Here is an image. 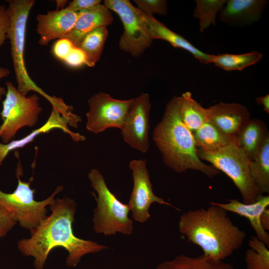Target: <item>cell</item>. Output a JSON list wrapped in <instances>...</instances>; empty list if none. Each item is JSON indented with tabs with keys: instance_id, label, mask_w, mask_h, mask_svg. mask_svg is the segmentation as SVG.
<instances>
[{
	"instance_id": "cell-33",
	"label": "cell",
	"mask_w": 269,
	"mask_h": 269,
	"mask_svg": "<svg viewBox=\"0 0 269 269\" xmlns=\"http://www.w3.org/2000/svg\"><path fill=\"white\" fill-rule=\"evenodd\" d=\"M74 47L73 43L68 39H59L53 44L52 52L58 59L63 61Z\"/></svg>"
},
{
	"instance_id": "cell-25",
	"label": "cell",
	"mask_w": 269,
	"mask_h": 269,
	"mask_svg": "<svg viewBox=\"0 0 269 269\" xmlns=\"http://www.w3.org/2000/svg\"><path fill=\"white\" fill-rule=\"evenodd\" d=\"M263 56L262 53L257 51L243 54H213L212 63L226 71H241L258 63Z\"/></svg>"
},
{
	"instance_id": "cell-1",
	"label": "cell",
	"mask_w": 269,
	"mask_h": 269,
	"mask_svg": "<svg viewBox=\"0 0 269 269\" xmlns=\"http://www.w3.org/2000/svg\"><path fill=\"white\" fill-rule=\"evenodd\" d=\"M77 204L73 199L64 197L57 198L49 206L51 214L30 231V236L17 242L19 252L34 258L35 269H43L47 257L55 248L61 247L68 253L66 263L75 267L85 255L107 249L106 246L92 240L77 237L72 224Z\"/></svg>"
},
{
	"instance_id": "cell-34",
	"label": "cell",
	"mask_w": 269,
	"mask_h": 269,
	"mask_svg": "<svg viewBox=\"0 0 269 269\" xmlns=\"http://www.w3.org/2000/svg\"><path fill=\"white\" fill-rule=\"evenodd\" d=\"M100 0H74L70 2L66 7L68 9L75 12L91 9L99 5Z\"/></svg>"
},
{
	"instance_id": "cell-30",
	"label": "cell",
	"mask_w": 269,
	"mask_h": 269,
	"mask_svg": "<svg viewBox=\"0 0 269 269\" xmlns=\"http://www.w3.org/2000/svg\"><path fill=\"white\" fill-rule=\"evenodd\" d=\"M137 8L142 12L152 15L156 13L166 15L167 13V2L165 0H134Z\"/></svg>"
},
{
	"instance_id": "cell-3",
	"label": "cell",
	"mask_w": 269,
	"mask_h": 269,
	"mask_svg": "<svg viewBox=\"0 0 269 269\" xmlns=\"http://www.w3.org/2000/svg\"><path fill=\"white\" fill-rule=\"evenodd\" d=\"M152 139L164 163L175 172L197 170L210 178L220 173L198 157L192 133L181 119L177 96L173 97L166 105L161 121L153 130Z\"/></svg>"
},
{
	"instance_id": "cell-13",
	"label": "cell",
	"mask_w": 269,
	"mask_h": 269,
	"mask_svg": "<svg viewBox=\"0 0 269 269\" xmlns=\"http://www.w3.org/2000/svg\"><path fill=\"white\" fill-rule=\"evenodd\" d=\"M78 16V12L66 7L49 11L46 14H38L36 19V30L40 36L39 43L46 46L52 40L64 37L73 29Z\"/></svg>"
},
{
	"instance_id": "cell-20",
	"label": "cell",
	"mask_w": 269,
	"mask_h": 269,
	"mask_svg": "<svg viewBox=\"0 0 269 269\" xmlns=\"http://www.w3.org/2000/svg\"><path fill=\"white\" fill-rule=\"evenodd\" d=\"M269 136L268 127L265 123L261 120L251 118L237 134L236 143L252 161Z\"/></svg>"
},
{
	"instance_id": "cell-22",
	"label": "cell",
	"mask_w": 269,
	"mask_h": 269,
	"mask_svg": "<svg viewBox=\"0 0 269 269\" xmlns=\"http://www.w3.org/2000/svg\"><path fill=\"white\" fill-rule=\"evenodd\" d=\"M181 119L185 126L192 132L198 129L209 121V111L194 100L192 93L186 92L178 97Z\"/></svg>"
},
{
	"instance_id": "cell-26",
	"label": "cell",
	"mask_w": 269,
	"mask_h": 269,
	"mask_svg": "<svg viewBox=\"0 0 269 269\" xmlns=\"http://www.w3.org/2000/svg\"><path fill=\"white\" fill-rule=\"evenodd\" d=\"M108 35L107 27L102 26L93 30L83 38L79 47L86 55L87 66L93 67L100 59Z\"/></svg>"
},
{
	"instance_id": "cell-9",
	"label": "cell",
	"mask_w": 269,
	"mask_h": 269,
	"mask_svg": "<svg viewBox=\"0 0 269 269\" xmlns=\"http://www.w3.org/2000/svg\"><path fill=\"white\" fill-rule=\"evenodd\" d=\"M104 5L115 12L124 27L120 37V48L134 57H138L152 42L143 20L142 13L128 0H105Z\"/></svg>"
},
{
	"instance_id": "cell-7",
	"label": "cell",
	"mask_w": 269,
	"mask_h": 269,
	"mask_svg": "<svg viewBox=\"0 0 269 269\" xmlns=\"http://www.w3.org/2000/svg\"><path fill=\"white\" fill-rule=\"evenodd\" d=\"M197 153L201 160L210 162L213 167L223 172L232 180L240 192L244 203H254L263 195L251 176L250 159L236 143L213 151L198 149Z\"/></svg>"
},
{
	"instance_id": "cell-12",
	"label": "cell",
	"mask_w": 269,
	"mask_h": 269,
	"mask_svg": "<svg viewBox=\"0 0 269 269\" xmlns=\"http://www.w3.org/2000/svg\"><path fill=\"white\" fill-rule=\"evenodd\" d=\"M151 104L147 93L134 98L121 129L124 141L131 147L146 153L149 146L148 131Z\"/></svg>"
},
{
	"instance_id": "cell-19",
	"label": "cell",
	"mask_w": 269,
	"mask_h": 269,
	"mask_svg": "<svg viewBox=\"0 0 269 269\" xmlns=\"http://www.w3.org/2000/svg\"><path fill=\"white\" fill-rule=\"evenodd\" d=\"M113 21L111 10L104 4L78 12L75 24L71 31L64 37L69 39L74 46H79L83 38L93 30L107 27Z\"/></svg>"
},
{
	"instance_id": "cell-29",
	"label": "cell",
	"mask_w": 269,
	"mask_h": 269,
	"mask_svg": "<svg viewBox=\"0 0 269 269\" xmlns=\"http://www.w3.org/2000/svg\"><path fill=\"white\" fill-rule=\"evenodd\" d=\"M9 24V14L8 7L5 5H0V47L7 39V31ZM10 74L8 69L0 67V81ZM6 89L0 85V100L5 96Z\"/></svg>"
},
{
	"instance_id": "cell-16",
	"label": "cell",
	"mask_w": 269,
	"mask_h": 269,
	"mask_svg": "<svg viewBox=\"0 0 269 269\" xmlns=\"http://www.w3.org/2000/svg\"><path fill=\"white\" fill-rule=\"evenodd\" d=\"M209 121L227 134L236 136L251 119L248 109L237 103L220 102L208 108Z\"/></svg>"
},
{
	"instance_id": "cell-35",
	"label": "cell",
	"mask_w": 269,
	"mask_h": 269,
	"mask_svg": "<svg viewBox=\"0 0 269 269\" xmlns=\"http://www.w3.org/2000/svg\"><path fill=\"white\" fill-rule=\"evenodd\" d=\"M256 103L263 106L264 110L268 114H269V95L267 94L264 96L257 97L255 100Z\"/></svg>"
},
{
	"instance_id": "cell-18",
	"label": "cell",
	"mask_w": 269,
	"mask_h": 269,
	"mask_svg": "<svg viewBox=\"0 0 269 269\" xmlns=\"http://www.w3.org/2000/svg\"><path fill=\"white\" fill-rule=\"evenodd\" d=\"M142 13L144 23L153 40L157 39L166 41L174 47L189 52L201 63H212L213 54L201 51L184 37L158 21L153 15Z\"/></svg>"
},
{
	"instance_id": "cell-15",
	"label": "cell",
	"mask_w": 269,
	"mask_h": 269,
	"mask_svg": "<svg viewBox=\"0 0 269 269\" xmlns=\"http://www.w3.org/2000/svg\"><path fill=\"white\" fill-rule=\"evenodd\" d=\"M268 3L267 0H228L218 16L221 22L243 27L258 21Z\"/></svg>"
},
{
	"instance_id": "cell-21",
	"label": "cell",
	"mask_w": 269,
	"mask_h": 269,
	"mask_svg": "<svg viewBox=\"0 0 269 269\" xmlns=\"http://www.w3.org/2000/svg\"><path fill=\"white\" fill-rule=\"evenodd\" d=\"M196 147L203 151H213L236 143V136L226 134L209 121L192 133Z\"/></svg>"
},
{
	"instance_id": "cell-28",
	"label": "cell",
	"mask_w": 269,
	"mask_h": 269,
	"mask_svg": "<svg viewBox=\"0 0 269 269\" xmlns=\"http://www.w3.org/2000/svg\"><path fill=\"white\" fill-rule=\"evenodd\" d=\"M251 248L245 254L247 269H269V250L262 241L253 236L249 242Z\"/></svg>"
},
{
	"instance_id": "cell-17",
	"label": "cell",
	"mask_w": 269,
	"mask_h": 269,
	"mask_svg": "<svg viewBox=\"0 0 269 269\" xmlns=\"http://www.w3.org/2000/svg\"><path fill=\"white\" fill-rule=\"evenodd\" d=\"M228 201L226 203H213L227 212H232L247 218L256 232V236L269 247V234L261 223V216L269 206V195H262L257 201L252 203H245L238 199L228 200Z\"/></svg>"
},
{
	"instance_id": "cell-31",
	"label": "cell",
	"mask_w": 269,
	"mask_h": 269,
	"mask_svg": "<svg viewBox=\"0 0 269 269\" xmlns=\"http://www.w3.org/2000/svg\"><path fill=\"white\" fill-rule=\"evenodd\" d=\"M17 223L14 214L0 204V240L7 235Z\"/></svg>"
},
{
	"instance_id": "cell-4",
	"label": "cell",
	"mask_w": 269,
	"mask_h": 269,
	"mask_svg": "<svg viewBox=\"0 0 269 269\" xmlns=\"http://www.w3.org/2000/svg\"><path fill=\"white\" fill-rule=\"evenodd\" d=\"M9 24L7 38L10 44L11 55L17 84V90L26 96L30 91L42 95L61 113L68 109L62 98L51 96L39 87L31 79L27 71L24 60V50L26 23L29 12L34 6V0H8Z\"/></svg>"
},
{
	"instance_id": "cell-36",
	"label": "cell",
	"mask_w": 269,
	"mask_h": 269,
	"mask_svg": "<svg viewBox=\"0 0 269 269\" xmlns=\"http://www.w3.org/2000/svg\"><path fill=\"white\" fill-rule=\"evenodd\" d=\"M261 223L266 231L269 230V210L268 208L264 211L261 216Z\"/></svg>"
},
{
	"instance_id": "cell-10",
	"label": "cell",
	"mask_w": 269,
	"mask_h": 269,
	"mask_svg": "<svg viewBox=\"0 0 269 269\" xmlns=\"http://www.w3.org/2000/svg\"><path fill=\"white\" fill-rule=\"evenodd\" d=\"M134 99L119 100L104 92L93 95L88 99L86 129L95 134L111 128L121 129Z\"/></svg>"
},
{
	"instance_id": "cell-37",
	"label": "cell",
	"mask_w": 269,
	"mask_h": 269,
	"mask_svg": "<svg viewBox=\"0 0 269 269\" xmlns=\"http://www.w3.org/2000/svg\"><path fill=\"white\" fill-rule=\"evenodd\" d=\"M67 0H56V3L57 4V9L59 10L60 8L63 9L64 8V6L67 4Z\"/></svg>"
},
{
	"instance_id": "cell-23",
	"label": "cell",
	"mask_w": 269,
	"mask_h": 269,
	"mask_svg": "<svg viewBox=\"0 0 269 269\" xmlns=\"http://www.w3.org/2000/svg\"><path fill=\"white\" fill-rule=\"evenodd\" d=\"M155 269H236L230 263L203 255L192 257L184 255L176 256L160 263Z\"/></svg>"
},
{
	"instance_id": "cell-11",
	"label": "cell",
	"mask_w": 269,
	"mask_h": 269,
	"mask_svg": "<svg viewBox=\"0 0 269 269\" xmlns=\"http://www.w3.org/2000/svg\"><path fill=\"white\" fill-rule=\"evenodd\" d=\"M146 163V160L140 159H134L129 164L132 171L134 186L128 205L132 212V218L140 223L145 222L149 218L148 210L153 203L168 205L179 210L154 194Z\"/></svg>"
},
{
	"instance_id": "cell-24",
	"label": "cell",
	"mask_w": 269,
	"mask_h": 269,
	"mask_svg": "<svg viewBox=\"0 0 269 269\" xmlns=\"http://www.w3.org/2000/svg\"><path fill=\"white\" fill-rule=\"evenodd\" d=\"M251 176L262 194L269 193V136L250 161Z\"/></svg>"
},
{
	"instance_id": "cell-8",
	"label": "cell",
	"mask_w": 269,
	"mask_h": 269,
	"mask_svg": "<svg viewBox=\"0 0 269 269\" xmlns=\"http://www.w3.org/2000/svg\"><path fill=\"white\" fill-rule=\"evenodd\" d=\"M5 85L6 93L0 114L2 121L0 138L2 143L12 140L20 129L34 127L42 110L37 94L26 97L21 95L10 81L6 82Z\"/></svg>"
},
{
	"instance_id": "cell-5",
	"label": "cell",
	"mask_w": 269,
	"mask_h": 269,
	"mask_svg": "<svg viewBox=\"0 0 269 269\" xmlns=\"http://www.w3.org/2000/svg\"><path fill=\"white\" fill-rule=\"evenodd\" d=\"M88 178L98 195L91 192L97 202L93 218L94 231L106 236L113 235L117 232L131 235L133 222L128 216L130 211L128 204L121 202L111 191L103 175L97 169H91Z\"/></svg>"
},
{
	"instance_id": "cell-14",
	"label": "cell",
	"mask_w": 269,
	"mask_h": 269,
	"mask_svg": "<svg viewBox=\"0 0 269 269\" xmlns=\"http://www.w3.org/2000/svg\"><path fill=\"white\" fill-rule=\"evenodd\" d=\"M69 126L74 128H77L70 119L61 115L56 109L52 108L48 120L40 127L20 139L12 140L7 143H0V166L10 152L24 147L33 141L41 134L49 133L54 129L61 130L69 135L75 142L83 141L86 139L85 136L70 130Z\"/></svg>"
},
{
	"instance_id": "cell-2",
	"label": "cell",
	"mask_w": 269,
	"mask_h": 269,
	"mask_svg": "<svg viewBox=\"0 0 269 269\" xmlns=\"http://www.w3.org/2000/svg\"><path fill=\"white\" fill-rule=\"evenodd\" d=\"M208 208L190 210L180 216L179 232L199 246L203 256L223 261L244 243L245 232L234 224L227 211L210 202Z\"/></svg>"
},
{
	"instance_id": "cell-6",
	"label": "cell",
	"mask_w": 269,
	"mask_h": 269,
	"mask_svg": "<svg viewBox=\"0 0 269 269\" xmlns=\"http://www.w3.org/2000/svg\"><path fill=\"white\" fill-rule=\"evenodd\" d=\"M15 155L18 160L15 171L17 185L12 193H5L0 190V204L14 214L21 227L30 231L47 217V206L53 203L56 195L63 190V186H57L48 198L36 201L34 198L35 190L30 187L33 176L27 182L21 180L20 176L23 170L17 151Z\"/></svg>"
},
{
	"instance_id": "cell-32",
	"label": "cell",
	"mask_w": 269,
	"mask_h": 269,
	"mask_svg": "<svg viewBox=\"0 0 269 269\" xmlns=\"http://www.w3.org/2000/svg\"><path fill=\"white\" fill-rule=\"evenodd\" d=\"M63 61L69 67H79L86 65L87 57L80 47L74 46Z\"/></svg>"
},
{
	"instance_id": "cell-27",
	"label": "cell",
	"mask_w": 269,
	"mask_h": 269,
	"mask_svg": "<svg viewBox=\"0 0 269 269\" xmlns=\"http://www.w3.org/2000/svg\"><path fill=\"white\" fill-rule=\"evenodd\" d=\"M227 0H196L193 16L199 21V29L203 32L211 25H216L218 14Z\"/></svg>"
}]
</instances>
